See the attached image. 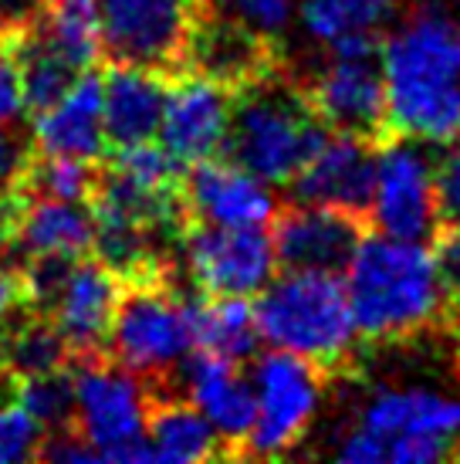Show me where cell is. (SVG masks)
<instances>
[{"instance_id": "1", "label": "cell", "mask_w": 460, "mask_h": 464, "mask_svg": "<svg viewBox=\"0 0 460 464\" xmlns=\"http://www.w3.org/2000/svg\"><path fill=\"white\" fill-rule=\"evenodd\" d=\"M386 132L450 146L460 136V24L423 7L379 44Z\"/></svg>"}, {"instance_id": "2", "label": "cell", "mask_w": 460, "mask_h": 464, "mask_svg": "<svg viewBox=\"0 0 460 464\" xmlns=\"http://www.w3.org/2000/svg\"><path fill=\"white\" fill-rule=\"evenodd\" d=\"M342 275L359 335L372 343L420 333L447 302L434 251L423 241L389 234L362 237Z\"/></svg>"}, {"instance_id": "3", "label": "cell", "mask_w": 460, "mask_h": 464, "mask_svg": "<svg viewBox=\"0 0 460 464\" xmlns=\"http://www.w3.org/2000/svg\"><path fill=\"white\" fill-rule=\"evenodd\" d=\"M257 333L274 349H288L325 373L349 366L359 329L345 282L335 271L284 268L257 292Z\"/></svg>"}, {"instance_id": "4", "label": "cell", "mask_w": 460, "mask_h": 464, "mask_svg": "<svg viewBox=\"0 0 460 464\" xmlns=\"http://www.w3.org/2000/svg\"><path fill=\"white\" fill-rule=\"evenodd\" d=\"M325 136L329 126L311 112L302 89L278 78V68H271L237 89L220 156L251 169L271 187H284Z\"/></svg>"}, {"instance_id": "5", "label": "cell", "mask_w": 460, "mask_h": 464, "mask_svg": "<svg viewBox=\"0 0 460 464\" xmlns=\"http://www.w3.org/2000/svg\"><path fill=\"white\" fill-rule=\"evenodd\" d=\"M112 362L146 380H163L193 353L190 298L177 295L163 275L122 282L109 349Z\"/></svg>"}, {"instance_id": "6", "label": "cell", "mask_w": 460, "mask_h": 464, "mask_svg": "<svg viewBox=\"0 0 460 464\" xmlns=\"http://www.w3.org/2000/svg\"><path fill=\"white\" fill-rule=\"evenodd\" d=\"M75 373V427L89 440L99 461L115 464H149L146 440V411L149 397L142 380L126 366L99 360L72 362Z\"/></svg>"}, {"instance_id": "7", "label": "cell", "mask_w": 460, "mask_h": 464, "mask_svg": "<svg viewBox=\"0 0 460 464\" xmlns=\"http://www.w3.org/2000/svg\"><path fill=\"white\" fill-rule=\"evenodd\" d=\"M257 417L241 458H282L308 434L325 393V370L298 353L271 346L251 362Z\"/></svg>"}, {"instance_id": "8", "label": "cell", "mask_w": 460, "mask_h": 464, "mask_svg": "<svg viewBox=\"0 0 460 464\" xmlns=\"http://www.w3.org/2000/svg\"><path fill=\"white\" fill-rule=\"evenodd\" d=\"M99 11L109 62L153 68L169 78L187 72L204 0H99Z\"/></svg>"}, {"instance_id": "9", "label": "cell", "mask_w": 460, "mask_h": 464, "mask_svg": "<svg viewBox=\"0 0 460 464\" xmlns=\"http://www.w3.org/2000/svg\"><path fill=\"white\" fill-rule=\"evenodd\" d=\"M366 218L379 234L403 241H434L440 234L436 207V163L426 153V142L407 136H386L376 150V180Z\"/></svg>"}, {"instance_id": "10", "label": "cell", "mask_w": 460, "mask_h": 464, "mask_svg": "<svg viewBox=\"0 0 460 464\" xmlns=\"http://www.w3.org/2000/svg\"><path fill=\"white\" fill-rule=\"evenodd\" d=\"M187 271L204 295H257L278 275L271 227L187 224L179 237Z\"/></svg>"}, {"instance_id": "11", "label": "cell", "mask_w": 460, "mask_h": 464, "mask_svg": "<svg viewBox=\"0 0 460 464\" xmlns=\"http://www.w3.org/2000/svg\"><path fill=\"white\" fill-rule=\"evenodd\" d=\"M311 112L329 130L359 132L369 140H386V85L379 54H332L325 68L298 85Z\"/></svg>"}, {"instance_id": "12", "label": "cell", "mask_w": 460, "mask_h": 464, "mask_svg": "<svg viewBox=\"0 0 460 464\" xmlns=\"http://www.w3.org/2000/svg\"><path fill=\"white\" fill-rule=\"evenodd\" d=\"M234 95L237 89L204 72H179L169 78L167 109L156 140L183 169L224 153Z\"/></svg>"}, {"instance_id": "13", "label": "cell", "mask_w": 460, "mask_h": 464, "mask_svg": "<svg viewBox=\"0 0 460 464\" xmlns=\"http://www.w3.org/2000/svg\"><path fill=\"white\" fill-rule=\"evenodd\" d=\"M179 197L187 224L271 227V220L278 218V200L271 194V183L237 167L227 156H210L183 169Z\"/></svg>"}, {"instance_id": "14", "label": "cell", "mask_w": 460, "mask_h": 464, "mask_svg": "<svg viewBox=\"0 0 460 464\" xmlns=\"http://www.w3.org/2000/svg\"><path fill=\"white\" fill-rule=\"evenodd\" d=\"M376 150H379V140L329 130L319 150L284 183L292 204L339 207L356 218H366L372 200V180H376Z\"/></svg>"}, {"instance_id": "15", "label": "cell", "mask_w": 460, "mask_h": 464, "mask_svg": "<svg viewBox=\"0 0 460 464\" xmlns=\"http://www.w3.org/2000/svg\"><path fill=\"white\" fill-rule=\"evenodd\" d=\"M122 295V278L99 258H78L54 295L48 319L62 333L72 362L99 360L109 349V329Z\"/></svg>"}, {"instance_id": "16", "label": "cell", "mask_w": 460, "mask_h": 464, "mask_svg": "<svg viewBox=\"0 0 460 464\" xmlns=\"http://www.w3.org/2000/svg\"><path fill=\"white\" fill-rule=\"evenodd\" d=\"M278 268L342 275L362 241V218L321 204H292L271 220Z\"/></svg>"}, {"instance_id": "17", "label": "cell", "mask_w": 460, "mask_h": 464, "mask_svg": "<svg viewBox=\"0 0 460 464\" xmlns=\"http://www.w3.org/2000/svg\"><path fill=\"white\" fill-rule=\"evenodd\" d=\"M187 380V400L206 417V424L214 427L224 458H241L244 440L251 434L257 417V400L251 380L241 373V362L193 349L187 360L177 366Z\"/></svg>"}, {"instance_id": "18", "label": "cell", "mask_w": 460, "mask_h": 464, "mask_svg": "<svg viewBox=\"0 0 460 464\" xmlns=\"http://www.w3.org/2000/svg\"><path fill=\"white\" fill-rule=\"evenodd\" d=\"M34 150L48 156H78L99 163L105 156V122H102V75L81 72L54 105L34 112L31 122Z\"/></svg>"}, {"instance_id": "19", "label": "cell", "mask_w": 460, "mask_h": 464, "mask_svg": "<svg viewBox=\"0 0 460 464\" xmlns=\"http://www.w3.org/2000/svg\"><path fill=\"white\" fill-rule=\"evenodd\" d=\"M169 95V75L139 65H112L102 75V122L112 146L156 140Z\"/></svg>"}, {"instance_id": "20", "label": "cell", "mask_w": 460, "mask_h": 464, "mask_svg": "<svg viewBox=\"0 0 460 464\" xmlns=\"http://www.w3.org/2000/svg\"><path fill=\"white\" fill-rule=\"evenodd\" d=\"M95 245V218L81 200H52V197H24L17 231H14L11 258L17 268L27 258H89Z\"/></svg>"}, {"instance_id": "21", "label": "cell", "mask_w": 460, "mask_h": 464, "mask_svg": "<svg viewBox=\"0 0 460 464\" xmlns=\"http://www.w3.org/2000/svg\"><path fill=\"white\" fill-rule=\"evenodd\" d=\"M146 440L156 464H196L224 458L214 427L187 397H149Z\"/></svg>"}, {"instance_id": "22", "label": "cell", "mask_w": 460, "mask_h": 464, "mask_svg": "<svg viewBox=\"0 0 460 464\" xmlns=\"http://www.w3.org/2000/svg\"><path fill=\"white\" fill-rule=\"evenodd\" d=\"M31 24L48 48L75 72H89L102 58L99 0H38Z\"/></svg>"}, {"instance_id": "23", "label": "cell", "mask_w": 460, "mask_h": 464, "mask_svg": "<svg viewBox=\"0 0 460 464\" xmlns=\"http://www.w3.org/2000/svg\"><path fill=\"white\" fill-rule=\"evenodd\" d=\"M193 349L217 353L234 362L254 356L261 333H257L254 305L244 295H204L190 302Z\"/></svg>"}, {"instance_id": "24", "label": "cell", "mask_w": 460, "mask_h": 464, "mask_svg": "<svg viewBox=\"0 0 460 464\" xmlns=\"http://www.w3.org/2000/svg\"><path fill=\"white\" fill-rule=\"evenodd\" d=\"M397 0H305L302 27L311 41L332 44L349 31H376Z\"/></svg>"}, {"instance_id": "25", "label": "cell", "mask_w": 460, "mask_h": 464, "mask_svg": "<svg viewBox=\"0 0 460 464\" xmlns=\"http://www.w3.org/2000/svg\"><path fill=\"white\" fill-rule=\"evenodd\" d=\"M95 180H99V167L91 160L38 153L31 156V163H27L21 190L27 197H52V200H81V204H89Z\"/></svg>"}, {"instance_id": "26", "label": "cell", "mask_w": 460, "mask_h": 464, "mask_svg": "<svg viewBox=\"0 0 460 464\" xmlns=\"http://www.w3.org/2000/svg\"><path fill=\"white\" fill-rule=\"evenodd\" d=\"M11 393L44 427V434L72 427V420H75V373H72V366H62L52 373L24 376V380L14 383Z\"/></svg>"}, {"instance_id": "27", "label": "cell", "mask_w": 460, "mask_h": 464, "mask_svg": "<svg viewBox=\"0 0 460 464\" xmlns=\"http://www.w3.org/2000/svg\"><path fill=\"white\" fill-rule=\"evenodd\" d=\"M109 169L142 187H179L183 167L163 150V142L146 140L132 146H112Z\"/></svg>"}, {"instance_id": "28", "label": "cell", "mask_w": 460, "mask_h": 464, "mask_svg": "<svg viewBox=\"0 0 460 464\" xmlns=\"http://www.w3.org/2000/svg\"><path fill=\"white\" fill-rule=\"evenodd\" d=\"M204 11L237 21L261 38L278 41L292 24V0H204Z\"/></svg>"}, {"instance_id": "29", "label": "cell", "mask_w": 460, "mask_h": 464, "mask_svg": "<svg viewBox=\"0 0 460 464\" xmlns=\"http://www.w3.org/2000/svg\"><path fill=\"white\" fill-rule=\"evenodd\" d=\"M44 427L17 403V400H0V464L38 461Z\"/></svg>"}, {"instance_id": "30", "label": "cell", "mask_w": 460, "mask_h": 464, "mask_svg": "<svg viewBox=\"0 0 460 464\" xmlns=\"http://www.w3.org/2000/svg\"><path fill=\"white\" fill-rule=\"evenodd\" d=\"M436 207H440V224L460 227V142L444 153L436 163Z\"/></svg>"}, {"instance_id": "31", "label": "cell", "mask_w": 460, "mask_h": 464, "mask_svg": "<svg viewBox=\"0 0 460 464\" xmlns=\"http://www.w3.org/2000/svg\"><path fill=\"white\" fill-rule=\"evenodd\" d=\"M38 461H54V464H102L99 454L89 440L78 434L75 427H62V430H48L41 440Z\"/></svg>"}, {"instance_id": "32", "label": "cell", "mask_w": 460, "mask_h": 464, "mask_svg": "<svg viewBox=\"0 0 460 464\" xmlns=\"http://www.w3.org/2000/svg\"><path fill=\"white\" fill-rule=\"evenodd\" d=\"M454 458V448L444 440L423 438V434H397L386 440V461L389 464H436Z\"/></svg>"}, {"instance_id": "33", "label": "cell", "mask_w": 460, "mask_h": 464, "mask_svg": "<svg viewBox=\"0 0 460 464\" xmlns=\"http://www.w3.org/2000/svg\"><path fill=\"white\" fill-rule=\"evenodd\" d=\"M335 458L342 464H383L386 440L379 434L366 430L362 424H356L339 434V440H335Z\"/></svg>"}, {"instance_id": "34", "label": "cell", "mask_w": 460, "mask_h": 464, "mask_svg": "<svg viewBox=\"0 0 460 464\" xmlns=\"http://www.w3.org/2000/svg\"><path fill=\"white\" fill-rule=\"evenodd\" d=\"M27 163H31V146L17 132V126L14 130H0V194L21 187Z\"/></svg>"}, {"instance_id": "35", "label": "cell", "mask_w": 460, "mask_h": 464, "mask_svg": "<svg viewBox=\"0 0 460 464\" xmlns=\"http://www.w3.org/2000/svg\"><path fill=\"white\" fill-rule=\"evenodd\" d=\"M434 258L436 271H440V285H444V298L460 309V227L436 234Z\"/></svg>"}, {"instance_id": "36", "label": "cell", "mask_w": 460, "mask_h": 464, "mask_svg": "<svg viewBox=\"0 0 460 464\" xmlns=\"http://www.w3.org/2000/svg\"><path fill=\"white\" fill-rule=\"evenodd\" d=\"M24 95H21V78L17 65L4 48H0V130H14L24 116Z\"/></svg>"}, {"instance_id": "37", "label": "cell", "mask_w": 460, "mask_h": 464, "mask_svg": "<svg viewBox=\"0 0 460 464\" xmlns=\"http://www.w3.org/2000/svg\"><path fill=\"white\" fill-rule=\"evenodd\" d=\"M24 190H7L0 194V255H7L14 245V231H17V218H21V207H24Z\"/></svg>"}, {"instance_id": "38", "label": "cell", "mask_w": 460, "mask_h": 464, "mask_svg": "<svg viewBox=\"0 0 460 464\" xmlns=\"http://www.w3.org/2000/svg\"><path fill=\"white\" fill-rule=\"evenodd\" d=\"M24 309V285L17 268H4L0 265V323H7L14 312Z\"/></svg>"}, {"instance_id": "39", "label": "cell", "mask_w": 460, "mask_h": 464, "mask_svg": "<svg viewBox=\"0 0 460 464\" xmlns=\"http://www.w3.org/2000/svg\"><path fill=\"white\" fill-rule=\"evenodd\" d=\"M34 7H38V0H0V27L31 17Z\"/></svg>"}, {"instance_id": "40", "label": "cell", "mask_w": 460, "mask_h": 464, "mask_svg": "<svg viewBox=\"0 0 460 464\" xmlns=\"http://www.w3.org/2000/svg\"><path fill=\"white\" fill-rule=\"evenodd\" d=\"M4 27H7V24H4ZM4 27H0V41H4Z\"/></svg>"}, {"instance_id": "41", "label": "cell", "mask_w": 460, "mask_h": 464, "mask_svg": "<svg viewBox=\"0 0 460 464\" xmlns=\"http://www.w3.org/2000/svg\"><path fill=\"white\" fill-rule=\"evenodd\" d=\"M0 380H7V376H4V373H0ZM0 387H4V383H0Z\"/></svg>"}]
</instances>
